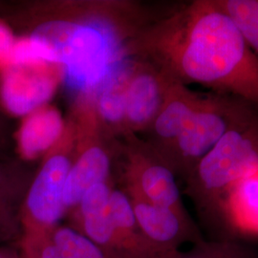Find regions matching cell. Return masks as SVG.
Wrapping results in <instances>:
<instances>
[{
  "instance_id": "30bf717a",
  "label": "cell",
  "mask_w": 258,
  "mask_h": 258,
  "mask_svg": "<svg viewBox=\"0 0 258 258\" xmlns=\"http://www.w3.org/2000/svg\"><path fill=\"white\" fill-rule=\"evenodd\" d=\"M201 98V94L171 80L164 103L147 131L149 133L147 145L168 167L176 143Z\"/></svg>"
},
{
  "instance_id": "8992f818",
  "label": "cell",
  "mask_w": 258,
  "mask_h": 258,
  "mask_svg": "<svg viewBox=\"0 0 258 258\" xmlns=\"http://www.w3.org/2000/svg\"><path fill=\"white\" fill-rule=\"evenodd\" d=\"M126 138L128 145L123 151L120 189L130 197L188 213L182 201L173 171L156 156L146 142L140 141L134 134Z\"/></svg>"
},
{
  "instance_id": "ffe728a7",
  "label": "cell",
  "mask_w": 258,
  "mask_h": 258,
  "mask_svg": "<svg viewBox=\"0 0 258 258\" xmlns=\"http://www.w3.org/2000/svg\"><path fill=\"white\" fill-rule=\"evenodd\" d=\"M19 244L32 247L36 251L37 258H63L54 240L52 239L51 233L35 241H20Z\"/></svg>"
},
{
  "instance_id": "8fae6325",
  "label": "cell",
  "mask_w": 258,
  "mask_h": 258,
  "mask_svg": "<svg viewBox=\"0 0 258 258\" xmlns=\"http://www.w3.org/2000/svg\"><path fill=\"white\" fill-rule=\"evenodd\" d=\"M8 151H0V246L19 244L21 208L36 169Z\"/></svg>"
},
{
  "instance_id": "e0dca14e",
  "label": "cell",
  "mask_w": 258,
  "mask_h": 258,
  "mask_svg": "<svg viewBox=\"0 0 258 258\" xmlns=\"http://www.w3.org/2000/svg\"><path fill=\"white\" fill-rule=\"evenodd\" d=\"M258 57V0H215Z\"/></svg>"
},
{
  "instance_id": "ba28073f",
  "label": "cell",
  "mask_w": 258,
  "mask_h": 258,
  "mask_svg": "<svg viewBox=\"0 0 258 258\" xmlns=\"http://www.w3.org/2000/svg\"><path fill=\"white\" fill-rule=\"evenodd\" d=\"M171 79L147 60L131 64L125 97L126 136L148 131L161 109Z\"/></svg>"
},
{
  "instance_id": "277c9868",
  "label": "cell",
  "mask_w": 258,
  "mask_h": 258,
  "mask_svg": "<svg viewBox=\"0 0 258 258\" xmlns=\"http://www.w3.org/2000/svg\"><path fill=\"white\" fill-rule=\"evenodd\" d=\"M75 143L74 123L69 120L62 138L41 160L28 188L20 214V241L39 239L65 218V182L74 159Z\"/></svg>"
},
{
  "instance_id": "603a6c76",
  "label": "cell",
  "mask_w": 258,
  "mask_h": 258,
  "mask_svg": "<svg viewBox=\"0 0 258 258\" xmlns=\"http://www.w3.org/2000/svg\"><path fill=\"white\" fill-rule=\"evenodd\" d=\"M19 248L21 249L23 253L24 258H37V253L34 250V249L28 245H23V244H19Z\"/></svg>"
},
{
  "instance_id": "4fadbf2b",
  "label": "cell",
  "mask_w": 258,
  "mask_h": 258,
  "mask_svg": "<svg viewBox=\"0 0 258 258\" xmlns=\"http://www.w3.org/2000/svg\"><path fill=\"white\" fill-rule=\"evenodd\" d=\"M110 215L113 226L111 258H168L154 247L141 231L126 194L113 187L110 195Z\"/></svg>"
},
{
  "instance_id": "44dd1931",
  "label": "cell",
  "mask_w": 258,
  "mask_h": 258,
  "mask_svg": "<svg viewBox=\"0 0 258 258\" xmlns=\"http://www.w3.org/2000/svg\"><path fill=\"white\" fill-rule=\"evenodd\" d=\"M11 142V125L6 112L0 108V151H8Z\"/></svg>"
},
{
  "instance_id": "d6986e66",
  "label": "cell",
  "mask_w": 258,
  "mask_h": 258,
  "mask_svg": "<svg viewBox=\"0 0 258 258\" xmlns=\"http://www.w3.org/2000/svg\"><path fill=\"white\" fill-rule=\"evenodd\" d=\"M51 237L63 258H109L90 240L67 225H58Z\"/></svg>"
},
{
  "instance_id": "9c48e42d",
  "label": "cell",
  "mask_w": 258,
  "mask_h": 258,
  "mask_svg": "<svg viewBox=\"0 0 258 258\" xmlns=\"http://www.w3.org/2000/svg\"><path fill=\"white\" fill-rule=\"evenodd\" d=\"M138 226L149 242L167 255L185 243L192 245L204 239L188 213L148 203L128 196Z\"/></svg>"
},
{
  "instance_id": "52a82bcc",
  "label": "cell",
  "mask_w": 258,
  "mask_h": 258,
  "mask_svg": "<svg viewBox=\"0 0 258 258\" xmlns=\"http://www.w3.org/2000/svg\"><path fill=\"white\" fill-rule=\"evenodd\" d=\"M63 79L60 65L46 61L10 63L0 86L2 105L12 114L26 116L49 103Z\"/></svg>"
},
{
  "instance_id": "6da1fadb",
  "label": "cell",
  "mask_w": 258,
  "mask_h": 258,
  "mask_svg": "<svg viewBox=\"0 0 258 258\" xmlns=\"http://www.w3.org/2000/svg\"><path fill=\"white\" fill-rule=\"evenodd\" d=\"M128 53L175 82L258 105V57L215 0H195L149 22L130 41Z\"/></svg>"
},
{
  "instance_id": "ac0fdd59",
  "label": "cell",
  "mask_w": 258,
  "mask_h": 258,
  "mask_svg": "<svg viewBox=\"0 0 258 258\" xmlns=\"http://www.w3.org/2000/svg\"><path fill=\"white\" fill-rule=\"evenodd\" d=\"M168 258H258V251L229 238L202 241L185 251L177 250Z\"/></svg>"
},
{
  "instance_id": "5b68a950",
  "label": "cell",
  "mask_w": 258,
  "mask_h": 258,
  "mask_svg": "<svg viewBox=\"0 0 258 258\" xmlns=\"http://www.w3.org/2000/svg\"><path fill=\"white\" fill-rule=\"evenodd\" d=\"M257 107L228 94L202 95L176 143L169 168L185 180L197 163L229 131L257 114Z\"/></svg>"
},
{
  "instance_id": "7402d4cb",
  "label": "cell",
  "mask_w": 258,
  "mask_h": 258,
  "mask_svg": "<svg viewBox=\"0 0 258 258\" xmlns=\"http://www.w3.org/2000/svg\"><path fill=\"white\" fill-rule=\"evenodd\" d=\"M0 258H24L19 244L0 246Z\"/></svg>"
},
{
  "instance_id": "2e32d148",
  "label": "cell",
  "mask_w": 258,
  "mask_h": 258,
  "mask_svg": "<svg viewBox=\"0 0 258 258\" xmlns=\"http://www.w3.org/2000/svg\"><path fill=\"white\" fill-rule=\"evenodd\" d=\"M225 225L258 236V171L233 184L224 200Z\"/></svg>"
},
{
  "instance_id": "9a60e30c",
  "label": "cell",
  "mask_w": 258,
  "mask_h": 258,
  "mask_svg": "<svg viewBox=\"0 0 258 258\" xmlns=\"http://www.w3.org/2000/svg\"><path fill=\"white\" fill-rule=\"evenodd\" d=\"M131 64L124 62L93 91L94 110L106 136H126L125 97Z\"/></svg>"
},
{
  "instance_id": "3957f363",
  "label": "cell",
  "mask_w": 258,
  "mask_h": 258,
  "mask_svg": "<svg viewBox=\"0 0 258 258\" xmlns=\"http://www.w3.org/2000/svg\"><path fill=\"white\" fill-rule=\"evenodd\" d=\"M258 171V113L231 129L197 163L185 194L202 220L225 228L224 200L231 186Z\"/></svg>"
},
{
  "instance_id": "7a4b0ae2",
  "label": "cell",
  "mask_w": 258,
  "mask_h": 258,
  "mask_svg": "<svg viewBox=\"0 0 258 258\" xmlns=\"http://www.w3.org/2000/svg\"><path fill=\"white\" fill-rule=\"evenodd\" d=\"M0 12L12 31L50 47L77 96L96 90L123 64L130 41L148 23L131 4L13 3Z\"/></svg>"
},
{
  "instance_id": "7c38bea8",
  "label": "cell",
  "mask_w": 258,
  "mask_h": 258,
  "mask_svg": "<svg viewBox=\"0 0 258 258\" xmlns=\"http://www.w3.org/2000/svg\"><path fill=\"white\" fill-rule=\"evenodd\" d=\"M113 187L114 184L111 182L94 185L65 216L67 226L90 240L109 258L113 249L110 215V195Z\"/></svg>"
},
{
  "instance_id": "5bb4252c",
  "label": "cell",
  "mask_w": 258,
  "mask_h": 258,
  "mask_svg": "<svg viewBox=\"0 0 258 258\" xmlns=\"http://www.w3.org/2000/svg\"><path fill=\"white\" fill-rule=\"evenodd\" d=\"M66 124L60 111L50 103L32 111L17 133L18 156L27 163L42 160L62 138Z\"/></svg>"
}]
</instances>
